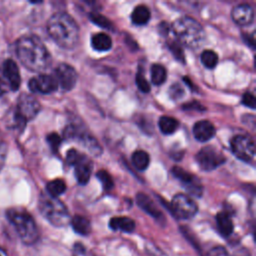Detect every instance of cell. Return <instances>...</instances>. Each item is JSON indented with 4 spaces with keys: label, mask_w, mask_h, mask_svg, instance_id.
Masks as SVG:
<instances>
[{
    "label": "cell",
    "mask_w": 256,
    "mask_h": 256,
    "mask_svg": "<svg viewBox=\"0 0 256 256\" xmlns=\"http://www.w3.org/2000/svg\"><path fill=\"white\" fill-rule=\"evenodd\" d=\"M15 50L19 61L33 72H41L51 63L49 51L36 35L21 36L16 42Z\"/></svg>",
    "instance_id": "1"
},
{
    "label": "cell",
    "mask_w": 256,
    "mask_h": 256,
    "mask_svg": "<svg viewBox=\"0 0 256 256\" xmlns=\"http://www.w3.org/2000/svg\"><path fill=\"white\" fill-rule=\"evenodd\" d=\"M47 31L53 41L64 49L74 48L79 40V27L67 13L53 14L47 22Z\"/></svg>",
    "instance_id": "2"
},
{
    "label": "cell",
    "mask_w": 256,
    "mask_h": 256,
    "mask_svg": "<svg viewBox=\"0 0 256 256\" xmlns=\"http://www.w3.org/2000/svg\"><path fill=\"white\" fill-rule=\"evenodd\" d=\"M172 31L178 42L189 48L196 49L205 41V31L202 25L191 17H181L172 24Z\"/></svg>",
    "instance_id": "3"
},
{
    "label": "cell",
    "mask_w": 256,
    "mask_h": 256,
    "mask_svg": "<svg viewBox=\"0 0 256 256\" xmlns=\"http://www.w3.org/2000/svg\"><path fill=\"white\" fill-rule=\"evenodd\" d=\"M8 221L14 227L25 245H33L39 239V231L33 217L23 208H10L6 211Z\"/></svg>",
    "instance_id": "4"
},
{
    "label": "cell",
    "mask_w": 256,
    "mask_h": 256,
    "mask_svg": "<svg viewBox=\"0 0 256 256\" xmlns=\"http://www.w3.org/2000/svg\"><path fill=\"white\" fill-rule=\"evenodd\" d=\"M38 207L42 216L55 227H63L70 220L66 205L58 198L52 197L46 192L40 194Z\"/></svg>",
    "instance_id": "5"
},
{
    "label": "cell",
    "mask_w": 256,
    "mask_h": 256,
    "mask_svg": "<svg viewBox=\"0 0 256 256\" xmlns=\"http://www.w3.org/2000/svg\"><path fill=\"white\" fill-rule=\"evenodd\" d=\"M21 77L17 64L12 59H6L0 65V96L16 91L20 87Z\"/></svg>",
    "instance_id": "6"
},
{
    "label": "cell",
    "mask_w": 256,
    "mask_h": 256,
    "mask_svg": "<svg viewBox=\"0 0 256 256\" xmlns=\"http://www.w3.org/2000/svg\"><path fill=\"white\" fill-rule=\"evenodd\" d=\"M66 160L69 165L75 167V176L79 184L85 185L91 176L93 164L92 161L82 153H79L76 149H70L67 152Z\"/></svg>",
    "instance_id": "7"
},
{
    "label": "cell",
    "mask_w": 256,
    "mask_h": 256,
    "mask_svg": "<svg viewBox=\"0 0 256 256\" xmlns=\"http://www.w3.org/2000/svg\"><path fill=\"white\" fill-rule=\"evenodd\" d=\"M171 211L177 218L190 219L197 213L198 206L189 196L177 194L171 201Z\"/></svg>",
    "instance_id": "8"
},
{
    "label": "cell",
    "mask_w": 256,
    "mask_h": 256,
    "mask_svg": "<svg viewBox=\"0 0 256 256\" xmlns=\"http://www.w3.org/2000/svg\"><path fill=\"white\" fill-rule=\"evenodd\" d=\"M231 150L234 155L243 160L251 161L255 154L254 141L246 135H236L231 140Z\"/></svg>",
    "instance_id": "9"
},
{
    "label": "cell",
    "mask_w": 256,
    "mask_h": 256,
    "mask_svg": "<svg viewBox=\"0 0 256 256\" xmlns=\"http://www.w3.org/2000/svg\"><path fill=\"white\" fill-rule=\"evenodd\" d=\"M196 160L203 170L210 171L223 164L225 157L215 147L206 146L198 151Z\"/></svg>",
    "instance_id": "10"
},
{
    "label": "cell",
    "mask_w": 256,
    "mask_h": 256,
    "mask_svg": "<svg viewBox=\"0 0 256 256\" xmlns=\"http://www.w3.org/2000/svg\"><path fill=\"white\" fill-rule=\"evenodd\" d=\"M14 109L17 114L27 123L38 115L40 111V104L35 97L24 93L18 98L17 105Z\"/></svg>",
    "instance_id": "11"
},
{
    "label": "cell",
    "mask_w": 256,
    "mask_h": 256,
    "mask_svg": "<svg viewBox=\"0 0 256 256\" xmlns=\"http://www.w3.org/2000/svg\"><path fill=\"white\" fill-rule=\"evenodd\" d=\"M53 77L63 90L69 91L75 86L78 76L76 70L72 66L66 63H61L54 69Z\"/></svg>",
    "instance_id": "12"
},
{
    "label": "cell",
    "mask_w": 256,
    "mask_h": 256,
    "mask_svg": "<svg viewBox=\"0 0 256 256\" xmlns=\"http://www.w3.org/2000/svg\"><path fill=\"white\" fill-rule=\"evenodd\" d=\"M173 175L185 186L186 190L193 196L199 197L202 194V185L195 175L183 170L181 167L174 166L172 168Z\"/></svg>",
    "instance_id": "13"
},
{
    "label": "cell",
    "mask_w": 256,
    "mask_h": 256,
    "mask_svg": "<svg viewBox=\"0 0 256 256\" xmlns=\"http://www.w3.org/2000/svg\"><path fill=\"white\" fill-rule=\"evenodd\" d=\"M28 86L34 93L50 94L57 90L58 84L55 78L47 74H39L30 79Z\"/></svg>",
    "instance_id": "14"
},
{
    "label": "cell",
    "mask_w": 256,
    "mask_h": 256,
    "mask_svg": "<svg viewBox=\"0 0 256 256\" xmlns=\"http://www.w3.org/2000/svg\"><path fill=\"white\" fill-rule=\"evenodd\" d=\"M231 17L235 23L241 26L249 25L254 19V12L250 5L239 4L231 12Z\"/></svg>",
    "instance_id": "15"
},
{
    "label": "cell",
    "mask_w": 256,
    "mask_h": 256,
    "mask_svg": "<svg viewBox=\"0 0 256 256\" xmlns=\"http://www.w3.org/2000/svg\"><path fill=\"white\" fill-rule=\"evenodd\" d=\"M215 127L208 120H201L194 124L193 135L200 142H206L215 135Z\"/></svg>",
    "instance_id": "16"
},
{
    "label": "cell",
    "mask_w": 256,
    "mask_h": 256,
    "mask_svg": "<svg viewBox=\"0 0 256 256\" xmlns=\"http://www.w3.org/2000/svg\"><path fill=\"white\" fill-rule=\"evenodd\" d=\"M136 201L138 206L144 210L146 213H148L150 216L160 219L162 217L161 211L157 208V206L154 204V202L144 193H138L136 196Z\"/></svg>",
    "instance_id": "17"
},
{
    "label": "cell",
    "mask_w": 256,
    "mask_h": 256,
    "mask_svg": "<svg viewBox=\"0 0 256 256\" xmlns=\"http://www.w3.org/2000/svg\"><path fill=\"white\" fill-rule=\"evenodd\" d=\"M109 227L112 230H120L122 232L130 233L135 229V222L131 218L125 216L113 217L109 221Z\"/></svg>",
    "instance_id": "18"
},
{
    "label": "cell",
    "mask_w": 256,
    "mask_h": 256,
    "mask_svg": "<svg viewBox=\"0 0 256 256\" xmlns=\"http://www.w3.org/2000/svg\"><path fill=\"white\" fill-rule=\"evenodd\" d=\"M217 227L220 234L224 237H228L233 232V222L230 216L226 212H219L216 216Z\"/></svg>",
    "instance_id": "19"
},
{
    "label": "cell",
    "mask_w": 256,
    "mask_h": 256,
    "mask_svg": "<svg viewBox=\"0 0 256 256\" xmlns=\"http://www.w3.org/2000/svg\"><path fill=\"white\" fill-rule=\"evenodd\" d=\"M71 225L73 230L83 236H87L91 232V224L87 218L81 215H75L71 219Z\"/></svg>",
    "instance_id": "20"
},
{
    "label": "cell",
    "mask_w": 256,
    "mask_h": 256,
    "mask_svg": "<svg viewBox=\"0 0 256 256\" xmlns=\"http://www.w3.org/2000/svg\"><path fill=\"white\" fill-rule=\"evenodd\" d=\"M91 44L97 51H108L112 46V40L106 33H97L92 37Z\"/></svg>",
    "instance_id": "21"
},
{
    "label": "cell",
    "mask_w": 256,
    "mask_h": 256,
    "mask_svg": "<svg viewBox=\"0 0 256 256\" xmlns=\"http://www.w3.org/2000/svg\"><path fill=\"white\" fill-rule=\"evenodd\" d=\"M150 11L144 5H138L132 12L131 19L132 22L136 25H144L150 20Z\"/></svg>",
    "instance_id": "22"
},
{
    "label": "cell",
    "mask_w": 256,
    "mask_h": 256,
    "mask_svg": "<svg viewBox=\"0 0 256 256\" xmlns=\"http://www.w3.org/2000/svg\"><path fill=\"white\" fill-rule=\"evenodd\" d=\"M159 128L161 130V132L163 134L169 135L174 133L178 126H179V122L176 118L171 117V116H162L159 118Z\"/></svg>",
    "instance_id": "23"
},
{
    "label": "cell",
    "mask_w": 256,
    "mask_h": 256,
    "mask_svg": "<svg viewBox=\"0 0 256 256\" xmlns=\"http://www.w3.org/2000/svg\"><path fill=\"white\" fill-rule=\"evenodd\" d=\"M150 162L149 154L143 150H137L132 154V163L138 170H145Z\"/></svg>",
    "instance_id": "24"
},
{
    "label": "cell",
    "mask_w": 256,
    "mask_h": 256,
    "mask_svg": "<svg viewBox=\"0 0 256 256\" xmlns=\"http://www.w3.org/2000/svg\"><path fill=\"white\" fill-rule=\"evenodd\" d=\"M66 190V184L62 179H54L47 183L46 193L52 197H58Z\"/></svg>",
    "instance_id": "25"
},
{
    "label": "cell",
    "mask_w": 256,
    "mask_h": 256,
    "mask_svg": "<svg viewBox=\"0 0 256 256\" xmlns=\"http://www.w3.org/2000/svg\"><path fill=\"white\" fill-rule=\"evenodd\" d=\"M167 78V71L161 64H153L151 66V81L155 85H160L165 82Z\"/></svg>",
    "instance_id": "26"
},
{
    "label": "cell",
    "mask_w": 256,
    "mask_h": 256,
    "mask_svg": "<svg viewBox=\"0 0 256 256\" xmlns=\"http://www.w3.org/2000/svg\"><path fill=\"white\" fill-rule=\"evenodd\" d=\"M201 62L206 68H214L218 62L217 54L212 50H205L201 54Z\"/></svg>",
    "instance_id": "27"
},
{
    "label": "cell",
    "mask_w": 256,
    "mask_h": 256,
    "mask_svg": "<svg viewBox=\"0 0 256 256\" xmlns=\"http://www.w3.org/2000/svg\"><path fill=\"white\" fill-rule=\"evenodd\" d=\"M89 17H90V20L97 24L98 26L102 27V28H105V29H112L113 28V23L105 16L99 14V13H95V12H92L89 14Z\"/></svg>",
    "instance_id": "28"
},
{
    "label": "cell",
    "mask_w": 256,
    "mask_h": 256,
    "mask_svg": "<svg viewBox=\"0 0 256 256\" xmlns=\"http://www.w3.org/2000/svg\"><path fill=\"white\" fill-rule=\"evenodd\" d=\"M97 178L99 179V181L102 183V186L105 190H109L113 187V179L111 177V175L105 171V170H99L96 174Z\"/></svg>",
    "instance_id": "29"
},
{
    "label": "cell",
    "mask_w": 256,
    "mask_h": 256,
    "mask_svg": "<svg viewBox=\"0 0 256 256\" xmlns=\"http://www.w3.org/2000/svg\"><path fill=\"white\" fill-rule=\"evenodd\" d=\"M169 48L171 50V52L173 53V55L175 56V58L177 60H179L180 62L184 63L185 62V58H184V52L179 44V42H171L169 43Z\"/></svg>",
    "instance_id": "30"
},
{
    "label": "cell",
    "mask_w": 256,
    "mask_h": 256,
    "mask_svg": "<svg viewBox=\"0 0 256 256\" xmlns=\"http://www.w3.org/2000/svg\"><path fill=\"white\" fill-rule=\"evenodd\" d=\"M135 81H136V85L140 91L145 92V93L150 91V84L148 83V81L145 79V77L142 75L141 72L137 73V75L135 77Z\"/></svg>",
    "instance_id": "31"
},
{
    "label": "cell",
    "mask_w": 256,
    "mask_h": 256,
    "mask_svg": "<svg viewBox=\"0 0 256 256\" xmlns=\"http://www.w3.org/2000/svg\"><path fill=\"white\" fill-rule=\"evenodd\" d=\"M47 142L49 143L51 149L54 152H57L58 148H59V146L61 144V137L57 133H50L47 136Z\"/></svg>",
    "instance_id": "32"
},
{
    "label": "cell",
    "mask_w": 256,
    "mask_h": 256,
    "mask_svg": "<svg viewBox=\"0 0 256 256\" xmlns=\"http://www.w3.org/2000/svg\"><path fill=\"white\" fill-rule=\"evenodd\" d=\"M7 153H8V145L7 143L0 137V171L2 170L4 164H5V160L7 157Z\"/></svg>",
    "instance_id": "33"
},
{
    "label": "cell",
    "mask_w": 256,
    "mask_h": 256,
    "mask_svg": "<svg viewBox=\"0 0 256 256\" xmlns=\"http://www.w3.org/2000/svg\"><path fill=\"white\" fill-rule=\"evenodd\" d=\"M184 93V90H183V87L180 86L178 83L176 84H173L171 87H170V91H169V94L171 96V98L173 99H179L182 97Z\"/></svg>",
    "instance_id": "34"
},
{
    "label": "cell",
    "mask_w": 256,
    "mask_h": 256,
    "mask_svg": "<svg viewBox=\"0 0 256 256\" xmlns=\"http://www.w3.org/2000/svg\"><path fill=\"white\" fill-rule=\"evenodd\" d=\"M242 103L245 106H247V107H249L251 109H254L255 108V104H256V100H255L254 95L252 93H250V92H246L243 95V97H242Z\"/></svg>",
    "instance_id": "35"
},
{
    "label": "cell",
    "mask_w": 256,
    "mask_h": 256,
    "mask_svg": "<svg viewBox=\"0 0 256 256\" xmlns=\"http://www.w3.org/2000/svg\"><path fill=\"white\" fill-rule=\"evenodd\" d=\"M206 256H228V253H227V250L222 247V246H216V247H213L211 248Z\"/></svg>",
    "instance_id": "36"
},
{
    "label": "cell",
    "mask_w": 256,
    "mask_h": 256,
    "mask_svg": "<svg viewBox=\"0 0 256 256\" xmlns=\"http://www.w3.org/2000/svg\"><path fill=\"white\" fill-rule=\"evenodd\" d=\"M183 108L185 109H197V110H205V108L199 103V102H191V103H187L185 106H183Z\"/></svg>",
    "instance_id": "37"
},
{
    "label": "cell",
    "mask_w": 256,
    "mask_h": 256,
    "mask_svg": "<svg viewBox=\"0 0 256 256\" xmlns=\"http://www.w3.org/2000/svg\"><path fill=\"white\" fill-rule=\"evenodd\" d=\"M0 256H1V255H0Z\"/></svg>",
    "instance_id": "38"
}]
</instances>
